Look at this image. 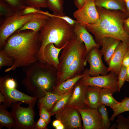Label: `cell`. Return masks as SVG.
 Wrapping results in <instances>:
<instances>
[{
	"label": "cell",
	"mask_w": 129,
	"mask_h": 129,
	"mask_svg": "<svg viewBox=\"0 0 129 129\" xmlns=\"http://www.w3.org/2000/svg\"><path fill=\"white\" fill-rule=\"evenodd\" d=\"M126 10L124 13L126 18L129 16V0H124Z\"/></svg>",
	"instance_id": "44"
},
{
	"label": "cell",
	"mask_w": 129,
	"mask_h": 129,
	"mask_svg": "<svg viewBox=\"0 0 129 129\" xmlns=\"http://www.w3.org/2000/svg\"><path fill=\"white\" fill-rule=\"evenodd\" d=\"M126 75L127 67L122 65L117 76L119 92L126 81Z\"/></svg>",
	"instance_id": "36"
},
{
	"label": "cell",
	"mask_w": 129,
	"mask_h": 129,
	"mask_svg": "<svg viewBox=\"0 0 129 129\" xmlns=\"http://www.w3.org/2000/svg\"><path fill=\"white\" fill-rule=\"evenodd\" d=\"M74 26L60 18L49 16L39 32V38L41 45L38 54V60L46 62L44 51L47 44L52 43L56 47L60 48L75 37Z\"/></svg>",
	"instance_id": "4"
},
{
	"label": "cell",
	"mask_w": 129,
	"mask_h": 129,
	"mask_svg": "<svg viewBox=\"0 0 129 129\" xmlns=\"http://www.w3.org/2000/svg\"><path fill=\"white\" fill-rule=\"evenodd\" d=\"M73 16L78 23L85 27L96 23L100 19L94 1L92 0H86L83 6L74 12Z\"/></svg>",
	"instance_id": "10"
},
{
	"label": "cell",
	"mask_w": 129,
	"mask_h": 129,
	"mask_svg": "<svg viewBox=\"0 0 129 129\" xmlns=\"http://www.w3.org/2000/svg\"><path fill=\"white\" fill-rule=\"evenodd\" d=\"M26 5L39 8H48L47 0H26Z\"/></svg>",
	"instance_id": "37"
},
{
	"label": "cell",
	"mask_w": 129,
	"mask_h": 129,
	"mask_svg": "<svg viewBox=\"0 0 129 129\" xmlns=\"http://www.w3.org/2000/svg\"><path fill=\"white\" fill-rule=\"evenodd\" d=\"M83 121V129H103L101 115L97 108L87 107L84 108H76Z\"/></svg>",
	"instance_id": "14"
},
{
	"label": "cell",
	"mask_w": 129,
	"mask_h": 129,
	"mask_svg": "<svg viewBox=\"0 0 129 129\" xmlns=\"http://www.w3.org/2000/svg\"><path fill=\"white\" fill-rule=\"evenodd\" d=\"M96 6L108 10H118L124 13L126 8L124 0H95Z\"/></svg>",
	"instance_id": "22"
},
{
	"label": "cell",
	"mask_w": 129,
	"mask_h": 129,
	"mask_svg": "<svg viewBox=\"0 0 129 129\" xmlns=\"http://www.w3.org/2000/svg\"><path fill=\"white\" fill-rule=\"evenodd\" d=\"M48 8L53 13L63 14V0H47Z\"/></svg>",
	"instance_id": "29"
},
{
	"label": "cell",
	"mask_w": 129,
	"mask_h": 129,
	"mask_svg": "<svg viewBox=\"0 0 129 129\" xmlns=\"http://www.w3.org/2000/svg\"><path fill=\"white\" fill-rule=\"evenodd\" d=\"M15 81L8 75L0 78V91L5 96L6 101L2 105L6 108L12 107L18 102L34 106L37 98L21 92L16 88Z\"/></svg>",
	"instance_id": "5"
},
{
	"label": "cell",
	"mask_w": 129,
	"mask_h": 129,
	"mask_svg": "<svg viewBox=\"0 0 129 129\" xmlns=\"http://www.w3.org/2000/svg\"><path fill=\"white\" fill-rule=\"evenodd\" d=\"M23 103L16 102L12 107L11 112L14 117L16 122V129H35L34 121L36 113L34 106L29 105L27 107L20 106Z\"/></svg>",
	"instance_id": "8"
},
{
	"label": "cell",
	"mask_w": 129,
	"mask_h": 129,
	"mask_svg": "<svg viewBox=\"0 0 129 129\" xmlns=\"http://www.w3.org/2000/svg\"><path fill=\"white\" fill-rule=\"evenodd\" d=\"M86 0H75L74 3L76 7L79 9L84 4Z\"/></svg>",
	"instance_id": "43"
},
{
	"label": "cell",
	"mask_w": 129,
	"mask_h": 129,
	"mask_svg": "<svg viewBox=\"0 0 129 129\" xmlns=\"http://www.w3.org/2000/svg\"><path fill=\"white\" fill-rule=\"evenodd\" d=\"M113 113L110 118L111 122H113L115 118L120 113L125 112L129 111V97H125L121 102L110 107Z\"/></svg>",
	"instance_id": "27"
},
{
	"label": "cell",
	"mask_w": 129,
	"mask_h": 129,
	"mask_svg": "<svg viewBox=\"0 0 129 129\" xmlns=\"http://www.w3.org/2000/svg\"><path fill=\"white\" fill-rule=\"evenodd\" d=\"M93 0L94 1L95 0Z\"/></svg>",
	"instance_id": "51"
},
{
	"label": "cell",
	"mask_w": 129,
	"mask_h": 129,
	"mask_svg": "<svg viewBox=\"0 0 129 129\" xmlns=\"http://www.w3.org/2000/svg\"><path fill=\"white\" fill-rule=\"evenodd\" d=\"M86 49H83L68 67L65 72L57 81L56 85L67 80L81 74L86 64Z\"/></svg>",
	"instance_id": "13"
},
{
	"label": "cell",
	"mask_w": 129,
	"mask_h": 129,
	"mask_svg": "<svg viewBox=\"0 0 129 129\" xmlns=\"http://www.w3.org/2000/svg\"><path fill=\"white\" fill-rule=\"evenodd\" d=\"M49 16L38 13H32L23 15H20L16 14L11 17L3 19L0 22V50L2 48L8 38L29 20L35 18Z\"/></svg>",
	"instance_id": "6"
},
{
	"label": "cell",
	"mask_w": 129,
	"mask_h": 129,
	"mask_svg": "<svg viewBox=\"0 0 129 129\" xmlns=\"http://www.w3.org/2000/svg\"><path fill=\"white\" fill-rule=\"evenodd\" d=\"M49 17H38L32 19L16 31L19 32L25 30H31L35 32H39Z\"/></svg>",
	"instance_id": "25"
},
{
	"label": "cell",
	"mask_w": 129,
	"mask_h": 129,
	"mask_svg": "<svg viewBox=\"0 0 129 129\" xmlns=\"http://www.w3.org/2000/svg\"><path fill=\"white\" fill-rule=\"evenodd\" d=\"M33 13L42 14L48 16L49 17H51L52 15V14L50 13L48 11H44L41 10L40 8L27 5L17 14L20 15H23Z\"/></svg>",
	"instance_id": "32"
},
{
	"label": "cell",
	"mask_w": 129,
	"mask_h": 129,
	"mask_svg": "<svg viewBox=\"0 0 129 129\" xmlns=\"http://www.w3.org/2000/svg\"><path fill=\"white\" fill-rule=\"evenodd\" d=\"M37 104L40 117L43 119L48 124L50 121V118L51 116L49 112L42 105L38 103Z\"/></svg>",
	"instance_id": "38"
},
{
	"label": "cell",
	"mask_w": 129,
	"mask_h": 129,
	"mask_svg": "<svg viewBox=\"0 0 129 129\" xmlns=\"http://www.w3.org/2000/svg\"><path fill=\"white\" fill-rule=\"evenodd\" d=\"M74 0V1L75 0Z\"/></svg>",
	"instance_id": "52"
},
{
	"label": "cell",
	"mask_w": 129,
	"mask_h": 129,
	"mask_svg": "<svg viewBox=\"0 0 129 129\" xmlns=\"http://www.w3.org/2000/svg\"><path fill=\"white\" fill-rule=\"evenodd\" d=\"M52 17H55L62 19L70 25L74 26L77 22L76 20H75L71 19L69 17L65 16L64 13L63 14H59L53 13Z\"/></svg>",
	"instance_id": "39"
},
{
	"label": "cell",
	"mask_w": 129,
	"mask_h": 129,
	"mask_svg": "<svg viewBox=\"0 0 129 129\" xmlns=\"http://www.w3.org/2000/svg\"><path fill=\"white\" fill-rule=\"evenodd\" d=\"M97 109L102 116L103 129H109L111 123L108 117V112L106 108V106L101 104L98 107Z\"/></svg>",
	"instance_id": "31"
},
{
	"label": "cell",
	"mask_w": 129,
	"mask_h": 129,
	"mask_svg": "<svg viewBox=\"0 0 129 129\" xmlns=\"http://www.w3.org/2000/svg\"><path fill=\"white\" fill-rule=\"evenodd\" d=\"M122 65L126 67L129 66V49L128 47L123 57Z\"/></svg>",
	"instance_id": "41"
},
{
	"label": "cell",
	"mask_w": 129,
	"mask_h": 129,
	"mask_svg": "<svg viewBox=\"0 0 129 129\" xmlns=\"http://www.w3.org/2000/svg\"><path fill=\"white\" fill-rule=\"evenodd\" d=\"M123 27L125 31L129 35V16L124 20Z\"/></svg>",
	"instance_id": "42"
},
{
	"label": "cell",
	"mask_w": 129,
	"mask_h": 129,
	"mask_svg": "<svg viewBox=\"0 0 129 129\" xmlns=\"http://www.w3.org/2000/svg\"><path fill=\"white\" fill-rule=\"evenodd\" d=\"M96 7L100 16L99 21L85 27L89 32L93 34L96 42L101 46L102 39L110 37L119 40L129 47V35L123 27L124 21L126 18L124 13L120 10Z\"/></svg>",
	"instance_id": "3"
},
{
	"label": "cell",
	"mask_w": 129,
	"mask_h": 129,
	"mask_svg": "<svg viewBox=\"0 0 129 129\" xmlns=\"http://www.w3.org/2000/svg\"><path fill=\"white\" fill-rule=\"evenodd\" d=\"M128 48H129V47H128Z\"/></svg>",
	"instance_id": "50"
},
{
	"label": "cell",
	"mask_w": 129,
	"mask_h": 129,
	"mask_svg": "<svg viewBox=\"0 0 129 129\" xmlns=\"http://www.w3.org/2000/svg\"><path fill=\"white\" fill-rule=\"evenodd\" d=\"M67 93L63 95H59L51 92L45 91V96L38 99V103L42 105L49 112L57 102Z\"/></svg>",
	"instance_id": "24"
},
{
	"label": "cell",
	"mask_w": 129,
	"mask_h": 129,
	"mask_svg": "<svg viewBox=\"0 0 129 129\" xmlns=\"http://www.w3.org/2000/svg\"></svg>",
	"instance_id": "53"
},
{
	"label": "cell",
	"mask_w": 129,
	"mask_h": 129,
	"mask_svg": "<svg viewBox=\"0 0 129 129\" xmlns=\"http://www.w3.org/2000/svg\"><path fill=\"white\" fill-rule=\"evenodd\" d=\"M127 48L128 46L125 43L121 41L120 42L107 64L108 72H112L118 76Z\"/></svg>",
	"instance_id": "16"
},
{
	"label": "cell",
	"mask_w": 129,
	"mask_h": 129,
	"mask_svg": "<svg viewBox=\"0 0 129 129\" xmlns=\"http://www.w3.org/2000/svg\"><path fill=\"white\" fill-rule=\"evenodd\" d=\"M83 73L68 79L59 85L54 86L51 92L59 95L64 94L73 89L77 82L83 77Z\"/></svg>",
	"instance_id": "20"
},
{
	"label": "cell",
	"mask_w": 129,
	"mask_h": 129,
	"mask_svg": "<svg viewBox=\"0 0 129 129\" xmlns=\"http://www.w3.org/2000/svg\"><path fill=\"white\" fill-rule=\"evenodd\" d=\"M88 70L86 69L82 72L84 76L79 80L81 84L107 88L114 92H118V76L115 74L109 72L106 75L92 76L88 74Z\"/></svg>",
	"instance_id": "9"
},
{
	"label": "cell",
	"mask_w": 129,
	"mask_h": 129,
	"mask_svg": "<svg viewBox=\"0 0 129 129\" xmlns=\"http://www.w3.org/2000/svg\"><path fill=\"white\" fill-rule=\"evenodd\" d=\"M47 124L43 119L40 117L38 122L36 123L35 129H47Z\"/></svg>",
	"instance_id": "40"
},
{
	"label": "cell",
	"mask_w": 129,
	"mask_h": 129,
	"mask_svg": "<svg viewBox=\"0 0 129 129\" xmlns=\"http://www.w3.org/2000/svg\"><path fill=\"white\" fill-rule=\"evenodd\" d=\"M117 129V125L116 124H114L110 127L109 129Z\"/></svg>",
	"instance_id": "49"
},
{
	"label": "cell",
	"mask_w": 129,
	"mask_h": 129,
	"mask_svg": "<svg viewBox=\"0 0 129 129\" xmlns=\"http://www.w3.org/2000/svg\"><path fill=\"white\" fill-rule=\"evenodd\" d=\"M85 48L84 43L78 41L75 37L66 42L59 58L57 81L63 75L78 55Z\"/></svg>",
	"instance_id": "7"
},
{
	"label": "cell",
	"mask_w": 129,
	"mask_h": 129,
	"mask_svg": "<svg viewBox=\"0 0 129 129\" xmlns=\"http://www.w3.org/2000/svg\"><path fill=\"white\" fill-rule=\"evenodd\" d=\"M120 41L118 39L110 37H104L102 39L101 51L107 64Z\"/></svg>",
	"instance_id": "18"
},
{
	"label": "cell",
	"mask_w": 129,
	"mask_h": 129,
	"mask_svg": "<svg viewBox=\"0 0 129 129\" xmlns=\"http://www.w3.org/2000/svg\"><path fill=\"white\" fill-rule=\"evenodd\" d=\"M16 14L11 6L4 0H0V17L5 18Z\"/></svg>",
	"instance_id": "30"
},
{
	"label": "cell",
	"mask_w": 129,
	"mask_h": 129,
	"mask_svg": "<svg viewBox=\"0 0 129 129\" xmlns=\"http://www.w3.org/2000/svg\"><path fill=\"white\" fill-rule=\"evenodd\" d=\"M74 88L67 92L54 104L49 112L51 116L55 115L57 112L65 107L70 99Z\"/></svg>",
	"instance_id": "28"
},
{
	"label": "cell",
	"mask_w": 129,
	"mask_h": 129,
	"mask_svg": "<svg viewBox=\"0 0 129 129\" xmlns=\"http://www.w3.org/2000/svg\"><path fill=\"white\" fill-rule=\"evenodd\" d=\"M126 81L129 82V66L127 67V75Z\"/></svg>",
	"instance_id": "47"
},
{
	"label": "cell",
	"mask_w": 129,
	"mask_h": 129,
	"mask_svg": "<svg viewBox=\"0 0 129 129\" xmlns=\"http://www.w3.org/2000/svg\"><path fill=\"white\" fill-rule=\"evenodd\" d=\"M12 8L16 14L19 12L26 5L25 0H4Z\"/></svg>",
	"instance_id": "33"
},
{
	"label": "cell",
	"mask_w": 129,
	"mask_h": 129,
	"mask_svg": "<svg viewBox=\"0 0 129 129\" xmlns=\"http://www.w3.org/2000/svg\"><path fill=\"white\" fill-rule=\"evenodd\" d=\"M16 122L11 112H9L2 104H0V129L5 127L11 129H15Z\"/></svg>",
	"instance_id": "23"
},
{
	"label": "cell",
	"mask_w": 129,
	"mask_h": 129,
	"mask_svg": "<svg viewBox=\"0 0 129 129\" xmlns=\"http://www.w3.org/2000/svg\"><path fill=\"white\" fill-rule=\"evenodd\" d=\"M25 77L22 83L32 97L39 99L45 91L51 92L57 82V69L47 62L37 60L23 68Z\"/></svg>",
	"instance_id": "2"
},
{
	"label": "cell",
	"mask_w": 129,
	"mask_h": 129,
	"mask_svg": "<svg viewBox=\"0 0 129 129\" xmlns=\"http://www.w3.org/2000/svg\"><path fill=\"white\" fill-rule=\"evenodd\" d=\"M6 99L4 95L1 92H0V104L2 102H4L6 101Z\"/></svg>",
	"instance_id": "46"
},
{
	"label": "cell",
	"mask_w": 129,
	"mask_h": 129,
	"mask_svg": "<svg viewBox=\"0 0 129 129\" xmlns=\"http://www.w3.org/2000/svg\"><path fill=\"white\" fill-rule=\"evenodd\" d=\"M55 115L56 119L61 122L65 129H83L81 115L75 108L64 107Z\"/></svg>",
	"instance_id": "11"
},
{
	"label": "cell",
	"mask_w": 129,
	"mask_h": 129,
	"mask_svg": "<svg viewBox=\"0 0 129 129\" xmlns=\"http://www.w3.org/2000/svg\"><path fill=\"white\" fill-rule=\"evenodd\" d=\"M39 32L31 30L16 31L7 39L2 50L14 61L13 65L5 72L26 67L38 60V53L41 47Z\"/></svg>",
	"instance_id": "1"
},
{
	"label": "cell",
	"mask_w": 129,
	"mask_h": 129,
	"mask_svg": "<svg viewBox=\"0 0 129 129\" xmlns=\"http://www.w3.org/2000/svg\"><path fill=\"white\" fill-rule=\"evenodd\" d=\"M88 86L81 84L79 80L75 85L70 99L65 107L82 108L89 107L85 95Z\"/></svg>",
	"instance_id": "15"
},
{
	"label": "cell",
	"mask_w": 129,
	"mask_h": 129,
	"mask_svg": "<svg viewBox=\"0 0 129 129\" xmlns=\"http://www.w3.org/2000/svg\"><path fill=\"white\" fill-rule=\"evenodd\" d=\"M65 44L63 47L58 48L56 47L53 43H50L47 44L44 48V54L46 62L57 69L59 63V54Z\"/></svg>",
	"instance_id": "19"
},
{
	"label": "cell",
	"mask_w": 129,
	"mask_h": 129,
	"mask_svg": "<svg viewBox=\"0 0 129 129\" xmlns=\"http://www.w3.org/2000/svg\"><path fill=\"white\" fill-rule=\"evenodd\" d=\"M114 92L106 88H102L100 92L99 101L101 104L110 107L117 104L119 102L113 97V94Z\"/></svg>",
	"instance_id": "26"
},
{
	"label": "cell",
	"mask_w": 129,
	"mask_h": 129,
	"mask_svg": "<svg viewBox=\"0 0 129 129\" xmlns=\"http://www.w3.org/2000/svg\"><path fill=\"white\" fill-rule=\"evenodd\" d=\"M99 48L94 47L87 54L86 59L90 65L88 73L92 76L105 75L108 74V68L103 63L102 54Z\"/></svg>",
	"instance_id": "12"
},
{
	"label": "cell",
	"mask_w": 129,
	"mask_h": 129,
	"mask_svg": "<svg viewBox=\"0 0 129 129\" xmlns=\"http://www.w3.org/2000/svg\"><path fill=\"white\" fill-rule=\"evenodd\" d=\"M13 60L2 50H0V70L3 67H11L14 63Z\"/></svg>",
	"instance_id": "34"
},
{
	"label": "cell",
	"mask_w": 129,
	"mask_h": 129,
	"mask_svg": "<svg viewBox=\"0 0 129 129\" xmlns=\"http://www.w3.org/2000/svg\"><path fill=\"white\" fill-rule=\"evenodd\" d=\"M61 123H62L59 120L56 119L53 122L52 125L55 128Z\"/></svg>",
	"instance_id": "45"
},
{
	"label": "cell",
	"mask_w": 129,
	"mask_h": 129,
	"mask_svg": "<svg viewBox=\"0 0 129 129\" xmlns=\"http://www.w3.org/2000/svg\"><path fill=\"white\" fill-rule=\"evenodd\" d=\"M74 31L77 40L84 43L86 49V54L92 47L100 48V46L96 42L85 26L77 22L74 26Z\"/></svg>",
	"instance_id": "17"
},
{
	"label": "cell",
	"mask_w": 129,
	"mask_h": 129,
	"mask_svg": "<svg viewBox=\"0 0 129 129\" xmlns=\"http://www.w3.org/2000/svg\"><path fill=\"white\" fill-rule=\"evenodd\" d=\"M102 88L93 86H89L86 91V97L89 107L97 108L101 104L99 101L100 95Z\"/></svg>",
	"instance_id": "21"
},
{
	"label": "cell",
	"mask_w": 129,
	"mask_h": 129,
	"mask_svg": "<svg viewBox=\"0 0 129 129\" xmlns=\"http://www.w3.org/2000/svg\"><path fill=\"white\" fill-rule=\"evenodd\" d=\"M117 119L115 123H117V129H129V116L125 118L120 113L117 116Z\"/></svg>",
	"instance_id": "35"
},
{
	"label": "cell",
	"mask_w": 129,
	"mask_h": 129,
	"mask_svg": "<svg viewBox=\"0 0 129 129\" xmlns=\"http://www.w3.org/2000/svg\"><path fill=\"white\" fill-rule=\"evenodd\" d=\"M56 129H65V127L62 123L59 125L55 128Z\"/></svg>",
	"instance_id": "48"
}]
</instances>
